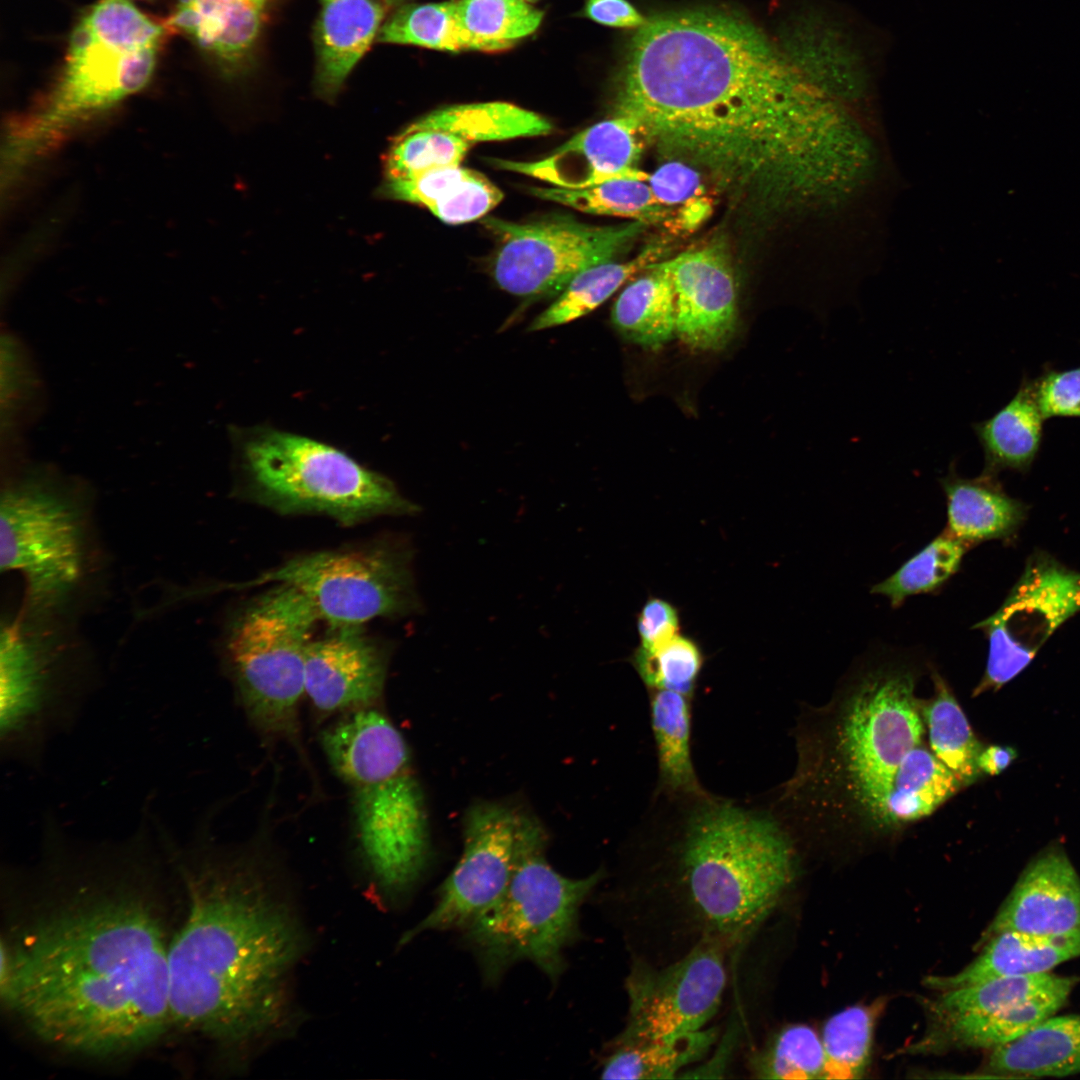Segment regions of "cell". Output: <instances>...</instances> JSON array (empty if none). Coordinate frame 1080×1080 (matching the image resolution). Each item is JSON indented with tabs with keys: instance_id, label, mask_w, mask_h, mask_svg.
I'll use <instances>...</instances> for the list:
<instances>
[{
	"instance_id": "obj_39",
	"label": "cell",
	"mask_w": 1080,
	"mask_h": 1080,
	"mask_svg": "<svg viewBox=\"0 0 1080 1080\" xmlns=\"http://www.w3.org/2000/svg\"><path fill=\"white\" fill-rule=\"evenodd\" d=\"M456 14L474 50L500 51L534 33L543 12L526 0H458Z\"/></svg>"
},
{
	"instance_id": "obj_14",
	"label": "cell",
	"mask_w": 1080,
	"mask_h": 1080,
	"mask_svg": "<svg viewBox=\"0 0 1080 1080\" xmlns=\"http://www.w3.org/2000/svg\"><path fill=\"white\" fill-rule=\"evenodd\" d=\"M1080 612V572L1050 554L1029 556L999 609L974 625L988 640V659L973 696L997 691L1018 676L1050 636Z\"/></svg>"
},
{
	"instance_id": "obj_22",
	"label": "cell",
	"mask_w": 1080,
	"mask_h": 1080,
	"mask_svg": "<svg viewBox=\"0 0 1080 1080\" xmlns=\"http://www.w3.org/2000/svg\"><path fill=\"white\" fill-rule=\"evenodd\" d=\"M275 0H178L165 27L183 32L233 75L247 66Z\"/></svg>"
},
{
	"instance_id": "obj_18",
	"label": "cell",
	"mask_w": 1080,
	"mask_h": 1080,
	"mask_svg": "<svg viewBox=\"0 0 1080 1080\" xmlns=\"http://www.w3.org/2000/svg\"><path fill=\"white\" fill-rule=\"evenodd\" d=\"M646 140L637 122L619 114L572 136L549 155L534 161L491 159L497 169L516 172L552 184L579 189L604 181L630 178L647 181L638 169Z\"/></svg>"
},
{
	"instance_id": "obj_23",
	"label": "cell",
	"mask_w": 1080,
	"mask_h": 1080,
	"mask_svg": "<svg viewBox=\"0 0 1080 1080\" xmlns=\"http://www.w3.org/2000/svg\"><path fill=\"white\" fill-rule=\"evenodd\" d=\"M314 27V90L325 101L338 95L377 39L387 6L382 0H327Z\"/></svg>"
},
{
	"instance_id": "obj_36",
	"label": "cell",
	"mask_w": 1080,
	"mask_h": 1080,
	"mask_svg": "<svg viewBox=\"0 0 1080 1080\" xmlns=\"http://www.w3.org/2000/svg\"><path fill=\"white\" fill-rule=\"evenodd\" d=\"M1077 978L1046 973L993 978L942 991L926 1002L928 1019L984 1014L1060 990H1072Z\"/></svg>"
},
{
	"instance_id": "obj_15",
	"label": "cell",
	"mask_w": 1080,
	"mask_h": 1080,
	"mask_svg": "<svg viewBox=\"0 0 1080 1080\" xmlns=\"http://www.w3.org/2000/svg\"><path fill=\"white\" fill-rule=\"evenodd\" d=\"M727 949L720 942L703 941L670 961L635 962L626 979V1025L613 1042L661 1039L704 1029L725 991Z\"/></svg>"
},
{
	"instance_id": "obj_24",
	"label": "cell",
	"mask_w": 1080,
	"mask_h": 1080,
	"mask_svg": "<svg viewBox=\"0 0 1080 1080\" xmlns=\"http://www.w3.org/2000/svg\"><path fill=\"white\" fill-rule=\"evenodd\" d=\"M1072 990H1060L984 1014L928 1019L923 1036L908 1047L912 1054L997 1047L1011 1043L1053 1016Z\"/></svg>"
},
{
	"instance_id": "obj_53",
	"label": "cell",
	"mask_w": 1080,
	"mask_h": 1080,
	"mask_svg": "<svg viewBox=\"0 0 1080 1080\" xmlns=\"http://www.w3.org/2000/svg\"><path fill=\"white\" fill-rule=\"evenodd\" d=\"M324 1H327V0H321V2H324Z\"/></svg>"
},
{
	"instance_id": "obj_47",
	"label": "cell",
	"mask_w": 1080,
	"mask_h": 1080,
	"mask_svg": "<svg viewBox=\"0 0 1080 1080\" xmlns=\"http://www.w3.org/2000/svg\"><path fill=\"white\" fill-rule=\"evenodd\" d=\"M647 183L657 201L667 208L687 203L704 190L699 172L680 160L662 164L649 174Z\"/></svg>"
},
{
	"instance_id": "obj_4",
	"label": "cell",
	"mask_w": 1080,
	"mask_h": 1080,
	"mask_svg": "<svg viewBox=\"0 0 1080 1080\" xmlns=\"http://www.w3.org/2000/svg\"><path fill=\"white\" fill-rule=\"evenodd\" d=\"M172 850L188 909L169 945L171 1022L232 1048L256 1044L286 1025L304 931L255 855Z\"/></svg>"
},
{
	"instance_id": "obj_1",
	"label": "cell",
	"mask_w": 1080,
	"mask_h": 1080,
	"mask_svg": "<svg viewBox=\"0 0 1080 1080\" xmlns=\"http://www.w3.org/2000/svg\"><path fill=\"white\" fill-rule=\"evenodd\" d=\"M618 104L664 156L758 202L776 201L805 177L813 82L789 47L734 11L648 20L629 47Z\"/></svg>"
},
{
	"instance_id": "obj_30",
	"label": "cell",
	"mask_w": 1080,
	"mask_h": 1080,
	"mask_svg": "<svg viewBox=\"0 0 1080 1080\" xmlns=\"http://www.w3.org/2000/svg\"><path fill=\"white\" fill-rule=\"evenodd\" d=\"M691 697L671 690H649L650 722L655 741L657 795L704 792L691 758Z\"/></svg>"
},
{
	"instance_id": "obj_17",
	"label": "cell",
	"mask_w": 1080,
	"mask_h": 1080,
	"mask_svg": "<svg viewBox=\"0 0 1080 1080\" xmlns=\"http://www.w3.org/2000/svg\"><path fill=\"white\" fill-rule=\"evenodd\" d=\"M519 816L494 802H479L467 810L462 855L433 909L403 935L401 944L426 931L464 930L496 902L512 873Z\"/></svg>"
},
{
	"instance_id": "obj_41",
	"label": "cell",
	"mask_w": 1080,
	"mask_h": 1080,
	"mask_svg": "<svg viewBox=\"0 0 1080 1080\" xmlns=\"http://www.w3.org/2000/svg\"><path fill=\"white\" fill-rule=\"evenodd\" d=\"M969 548L944 530L871 593L885 596L897 608L910 596L935 592L959 570Z\"/></svg>"
},
{
	"instance_id": "obj_3",
	"label": "cell",
	"mask_w": 1080,
	"mask_h": 1080,
	"mask_svg": "<svg viewBox=\"0 0 1080 1080\" xmlns=\"http://www.w3.org/2000/svg\"><path fill=\"white\" fill-rule=\"evenodd\" d=\"M917 680L910 666L879 665L802 715L773 810L792 836L889 840L963 789L929 747Z\"/></svg>"
},
{
	"instance_id": "obj_43",
	"label": "cell",
	"mask_w": 1080,
	"mask_h": 1080,
	"mask_svg": "<svg viewBox=\"0 0 1080 1080\" xmlns=\"http://www.w3.org/2000/svg\"><path fill=\"white\" fill-rule=\"evenodd\" d=\"M631 663L648 690H671L692 697L703 665L695 641L682 635L653 647H638Z\"/></svg>"
},
{
	"instance_id": "obj_2",
	"label": "cell",
	"mask_w": 1080,
	"mask_h": 1080,
	"mask_svg": "<svg viewBox=\"0 0 1080 1080\" xmlns=\"http://www.w3.org/2000/svg\"><path fill=\"white\" fill-rule=\"evenodd\" d=\"M144 896L120 883L85 887L38 917L14 948L2 947V996L38 1038L114 1056L172 1023L170 940Z\"/></svg>"
},
{
	"instance_id": "obj_49",
	"label": "cell",
	"mask_w": 1080,
	"mask_h": 1080,
	"mask_svg": "<svg viewBox=\"0 0 1080 1080\" xmlns=\"http://www.w3.org/2000/svg\"><path fill=\"white\" fill-rule=\"evenodd\" d=\"M584 11L591 20L611 27L640 28L647 22L626 0H585Z\"/></svg>"
},
{
	"instance_id": "obj_45",
	"label": "cell",
	"mask_w": 1080,
	"mask_h": 1080,
	"mask_svg": "<svg viewBox=\"0 0 1080 1080\" xmlns=\"http://www.w3.org/2000/svg\"><path fill=\"white\" fill-rule=\"evenodd\" d=\"M42 385L25 346L11 334L1 340V422L16 428L34 404L39 403Z\"/></svg>"
},
{
	"instance_id": "obj_26",
	"label": "cell",
	"mask_w": 1080,
	"mask_h": 1080,
	"mask_svg": "<svg viewBox=\"0 0 1080 1080\" xmlns=\"http://www.w3.org/2000/svg\"><path fill=\"white\" fill-rule=\"evenodd\" d=\"M939 483L946 497L945 531L969 547L1007 540L1026 519V505L1004 491L997 475L982 472L976 478H963L953 462Z\"/></svg>"
},
{
	"instance_id": "obj_44",
	"label": "cell",
	"mask_w": 1080,
	"mask_h": 1080,
	"mask_svg": "<svg viewBox=\"0 0 1080 1080\" xmlns=\"http://www.w3.org/2000/svg\"><path fill=\"white\" fill-rule=\"evenodd\" d=\"M97 39L131 50L159 46V25L127 0H99L79 20Z\"/></svg>"
},
{
	"instance_id": "obj_12",
	"label": "cell",
	"mask_w": 1080,
	"mask_h": 1080,
	"mask_svg": "<svg viewBox=\"0 0 1080 1080\" xmlns=\"http://www.w3.org/2000/svg\"><path fill=\"white\" fill-rule=\"evenodd\" d=\"M0 567L23 577L36 605L58 600L83 577L81 519L64 496L38 478L22 479L2 493Z\"/></svg>"
},
{
	"instance_id": "obj_25",
	"label": "cell",
	"mask_w": 1080,
	"mask_h": 1080,
	"mask_svg": "<svg viewBox=\"0 0 1080 1080\" xmlns=\"http://www.w3.org/2000/svg\"><path fill=\"white\" fill-rule=\"evenodd\" d=\"M1080 956V929L1060 934L1005 931L989 938L982 953L953 975L928 976L924 984L942 992L993 978L1046 973Z\"/></svg>"
},
{
	"instance_id": "obj_37",
	"label": "cell",
	"mask_w": 1080,
	"mask_h": 1080,
	"mask_svg": "<svg viewBox=\"0 0 1080 1080\" xmlns=\"http://www.w3.org/2000/svg\"><path fill=\"white\" fill-rule=\"evenodd\" d=\"M529 192L580 212L630 218L646 225L662 222L670 215L647 181L638 179H612L579 189L532 187Z\"/></svg>"
},
{
	"instance_id": "obj_21",
	"label": "cell",
	"mask_w": 1080,
	"mask_h": 1080,
	"mask_svg": "<svg viewBox=\"0 0 1080 1080\" xmlns=\"http://www.w3.org/2000/svg\"><path fill=\"white\" fill-rule=\"evenodd\" d=\"M1080 929V878L1062 849L1050 848L1025 868L987 930L1060 934Z\"/></svg>"
},
{
	"instance_id": "obj_48",
	"label": "cell",
	"mask_w": 1080,
	"mask_h": 1080,
	"mask_svg": "<svg viewBox=\"0 0 1080 1080\" xmlns=\"http://www.w3.org/2000/svg\"><path fill=\"white\" fill-rule=\"evenodd\" d=\"M679 627L677 609L666 600L650 598L637 617L639 646L653 648L677 635Z\"/></svg>"
},
{
	"instance_id": "obj_35",
	"label": "cell",
	"mask_w": 1080,
	"mask_h": 1080,
	"mask_svg": "<svg viewBox=\"0 0 1080 1080\" xmlns=\"http://www.w3.org/2000/svg\"><path fill=\"white\" fill-rule=\"evenodd\" d=\"M664 252V245L650 244L628 261H609L583 270L568 283L555 301L531 322L528 330L539 331L556 327L587 315L612 296L627 280L659 262Z\"/></svg>"
},
{
	"instance_id": "obj_31",
	"label": "cell",
	"mask_w": 1080,
	"mask_h": 1080,
	"mask_svg": "<svg viewBox=\"0 0 1080 1080\" xmlns=\"http://www.w3.org/2000/svg\"><path fill=\"white\" fill-rule=\"evenodd\" d=\"M611 321L624 338L649 349L676 335L675 296L666 261L655 263L622 290Z\"/></svg>"
},
{
	"instance_id": "obj_19",
	"label": "cell",
	"mask_w": 1080,
	"mask_h": 1080,
	"mask_svg": "<svg viewBox=\"0 0 1080 1080\" xmlns=\"http://www.w3.org/2000/svg\"><path fill=\"white\" fill-rule=\"evenodd\" d=\"M388 657L361 626L331 627L308 645L305 695L324 715L374 707L383 695Z\"/></svg>"
},
{
	"instance_id": "obj_13",
	"label": "cell",
	"mask_w": 1080,
	"mask_h": 1080,
	"mask_svg": "<svg viewBox=\"0 0 1080 1080\" xmlns=\"http://www.w3.org/2000/svg\"><path fill=\"white\" fill-rule=\"evenodd\" d=\"M482 224L499 240L492 268L496 283L525 298L559 294L583 270L614 261L646 226H597L569 217L528 223L486 217Z\"/></svg>"
},
{
	"instance_id": "obj_9",
	"label": "cell",
	"mask_w": 1080,
	"mask_h": 1080,
	"mask_svg": "<svg viewBox=\"0 0 1080 1080\" xmlns=\"http://www.w3.org/2000/svg\"><path fill=\"white\" fill-rule=\"evenodd\" d=\"M319 619L305 595L278 584L237 616L226 644L227 664L251 723L264 737L286 740L301 755L305 658Z\"/></svg>"
},
{
	"instance_id": "obj_42",
	"label": "cell",
	"mask_w": 1080,
	"mask_h": 1080,
	"mask_svg": "<svg viewBox=\"0 0 1080 1080\" xmlns=\"http://www.w3.org/2000/svg\"><path fill=\"white\" fill-rule=\"evenodd\" d=\"M750 1066L760 1079H822L825 1052L821 1036L806 1024L785 1026L757 1051Z\"/></svg>"
},
{
	"instance_id": "obj_32",
	"label": "cell",
	"mask_w": 1080,
	"mask_h": 1080,
	"mask_svg": "<svg viewBox=\"0 0 1080 1080\" xmlns=\"http://www.w3.org/2000/svg\"><path fill=\"white\" fill-rule=\"evenodd\" d=\"M931 680L933 694L923 705L929 747L965 788L983 775L978 767L983 745L947 681L936 670Z\"/></svg>"
},
{
	"instance_id": "obj_11",
	"label": "cell",
	"mask_w": 1080,
	"mask_h": 1080,
	"mask_svg": "<svg viewBox=\"0 0 1080 1080\" xmlns=\"http://www.w3.org/2000/svg\"><path fill=\"white\" fill-rule=\"evenodd\" d=\"M159 46L131 50L95 38L79 21L63 70L44 104L10 134L5 150L9 178L53 145L68 129L143 89L156 65Z\"/></svg>"
},
{
	"instance_id": "obj_29",
	"label": "cell",
	"mask_w": 1080,
	"mask_h": 1080,
	"mask_svg": "<svg viewBox=\"0 0 1080 1080\" xmlns=\"http://www.w3.org/2000/svg\"><path fill=\"white\" fill-rule=\"evenodd\" d=\"M987 1067L1007 1076L1080 1073V1015L1049 1017L1021 1038L993 1049Z\"/></svg>"
},
{
	"instance_id": "obj_20",
	"label": "cell",
	"mask_w": 1080,
	"mask_h": 1080,
	"mask_svg": "<svg viewBox=\"0 0 1080 1080\" xmlns=\"http://www.w3.org/2000/svg\"><path fill=\"white\" fill-rule=\"evenodd\" d=\"M672 280L676 336L697 350H719L737 324V288L724 249L708 244L665 260Z\"/></svg>"
},
{
	"instance_id": "obj_51",
	"label": "cell",
	"mask_w": 1080,
	"mask_h": 1080,
	"mask_svg": "<svg viewBox=\"0 0 1080 1080\" xmlns=\"http://www.w3.org/2000/svg\"><path fill=\"white\" fill-rule=\"evenodd\" d=\"M382 1L385 3V5L388 8H391V7L395 8V7H399V6L403 5V4H406L407 1H409V0H382Z\"/></svg>"
},
{
	"instance_id": "obj_8",
	"label": "cell",
	"mask_w": 1080,
	"mask_h": 1080,
	"mask_svg": "<svg viewBox=\"0 0 1080 1080\" xmlns=\"http://www.w3.org/2000/svg\"><path fill=\"white\" fill-rule=\"evenodd\" d=\"M546 844L541 823L520 813L509 882L496 902L464 929L488 981L495 982L522 960L553 980L564 969L563 953L577 935L579 909L603 872L565 877L548 862Z\"/></svg>"
},
{
	"instance_id": "obj_5",
	"label": "cell",
	"mask_w": 1080,
	"mask_h": 1080,
	"mask_svg": "<svg viewBox=\"0 0 1080 1080\" xmlns=\"http://www.w3.org/2000/svg\"><path fill=\"white\" fill-rule=\"evenodd\" d=\"M661 797L673 811L669 806L665 827L638 860L630 896L634 912L648 926L683 936L689 949L703 941L736 944L771 914L793 883L795 839L773 810L705 791Z\"/></svg>"
},
{
	"instance_id": "obj_7",
	"label": "cell",
	"mask_w": 1080,
	"mask_h": 1080,
	"mask_svg": "<svg viewBox=\"0 0 1080 1080\" xmlns=\"http://www.w3.org/2000/svg\"><path fill=\"white\" fill-rule=\"evenodd\" d=\"M229 433L248 494L279 513L323 514L350 526L420 510L389 478L329 443L266 424Z\"/></svg>"
},
{
	"instance_id": "obj_38",
	"label": "cell",
	"mask_w": 1080,
	"mask_h": 1080,
	"mask_svg": "<svg viewBox=\"0 0 1080 1080\" xmlns=\"http://www.w3.org/2000/svg\"><path fill=\"white\" fill-rule=\"evenodd\" d=\"M376 40L449 52L474 50L459 23L455 2L448 1L397 7L382 24Z\"/></svg>"
},
{
	"instance_id": "obj_46",
	"label": "cell",
	"mask_w": 1080,
	"mask_h": 1080,
	"mask_svg": "<svg viewBox=\"0 0 1080 1080\" xmlns=\"http://www.w3.org/2000/svg\"><path fill=\"white\" fill-rule=\"evenodd\" d=\"M1032 385L1044 419L1080 418V366L1068 370L1046 367Z\"/></svg>"
},
{
	"instance_id": "obj_27",
	"label": "cell",
	"mask_w": 1080,
	"mask_h": 1080,
	"mask_svg": "<svg viewBox=\"0 0 1080 1080\" xmlns=\"http://www.w3.org/2000/svg\"><path fill=\"white\" fill-rule=\"evenodd\" d=\"M378 194L425 207L442 222L453 225L485 216L504 196L485 175L461 165L381 181Z\"/></svg>"
},
{
	"instance_id": "obj_6",
	"label": "cell",
	"mask_w": 1080,
	"mask_h": 1080,
	"mask_svg": "<svg viewBox=\"0 0 1080 1080\" xmlns=\"http://www.w3.org/2000/svg\"><path fill=\"white\" fill-rule=\"evenodd\" d=\"M348 787L361 852L389 895L406 892L429 853L424 797L402 734L375 707L348 712L321 736Z\"/></svg>"
},
{
	"instance_id": "obj_33",
	"label": "cell",
	"mask_w": 1080,
	"mask_h": 1080,
	"mask_svg": "<svg viewBox=\"0 0 1080 1080\" xmlns=\"http://www.w3.org/2000/svg\"><path fill=\"white\" fill-rule=\"evenodd\" d=\"M416 120L424 126L451 133L470 146L485 141L542 136L553 130L551 122L544 116L502 101L445 106Z\"/></svg>"
},
{
	"instance_id": "obj_28",
	"label": "cell",
	"mask_w": 1080,
	"mask_h": 1080,
	"mask_svg": "<svg viewBox=\"0 0 1080 1080\" xmlns=\"http://www.w3.org/2000/svg\"><path fill=\"white\" fill-rule=\"evenodd\" d=\"M1043 418L1032 380L1024 376L1013 398L992 417L973 424L984 453L983 472H1027L1041 448Z\"/></svg>"
},
{
	"instance_id": "obj_40",
	"label": "cell",
	"mask_w": 1080,
	"mask_h": 1080,
	"mask_svg": "<svg viewBox=\"0 0 1080 1080\" xmlns=\"http://www.w3.org/2000/svg\"><path fill=\"white\" fill-rule=\"evenodd\" d=\"M881 1004L855 1005L830 1017L822 1030L825 1067L822 1079H860L871 1059L873 1034Z\"/></svg>"
},
{
	"instance_id": "obj_16",
	"label": "cell",
	"mask_w": 1080,
	"mask_h": 1080,
	"mask_svg": "<svg viewBox=\"0 0 1080 1080\" xmlns=\"http://www.w3.org/2000/svg\"><path fill=\"white\" fill-rule=\"evenodd\" d=\"M81 694L60 680L51 654L19 622L7 625L0 645V744L8 757L34 763L52 736L77 715Z\"/></svg>"
},
{
	"instance_id": "obj_10",
	"label": "cell",
	"mask_w": 1080,
	"mask_h": 1080,
	"mask_svg": "<svg viewBox=\"0 0 1080 1080\" xmlns=\"http://www.w3.org/2000/svg\"><path fill=\"white\" fill-rule=\"evenodd\" d=\"M413 559L414 550L403 539L321 551L290 559L238 587L289 585L307 597L330 627L361 626L378 617L422 611Z\"/></svg>"
},
{
	"instance_id": "obj_34",
	"label": "cell",
	"mask_w": 1080,
	"mask_h": 1080,
	"mask_svg": "<svg viewBox=\"0 0 1080 1080\" xmlns=\"http://www.w3.org/2000/svg\"><path fill=\"white\" fill-rule=\"evenodd\" d=\"M716 1040L714 1029L635 1042H613L603 1079H671L706 1056Z\"/></svg>"
},
{
	"instance_id": "obj_50",
	"label": "cell",
	"mask_w": 1080,
	"mask_h": 1080,
	"mask_svg": "<svg viewBox=\"0 0 1080 1080\" xmlns=\"http://www.w3.org/2000/svg\"><path fill=\"white\" fill-rule=\"evenodd\" d=\"M1017 758V751L1007 745L983 747L978 757V767L983 775L996 776L1007 769Z\"/></svg>"
},
{
	"instance_id": "obj_52",
	"label": "cell",
	"mask_w": 1080,
	"mask_h": 1080,
	"mask_svg": "<svg viewBox=\"0 0 1080 1080\" xmlns=\"http://www.w3.org/2000/svg\"><path fill=\"white\" fill-rule=\"evenodd\" d=\"M526 1H528V2H532V1H535V0H526Z\"/></svg>"
}]
</instances>
